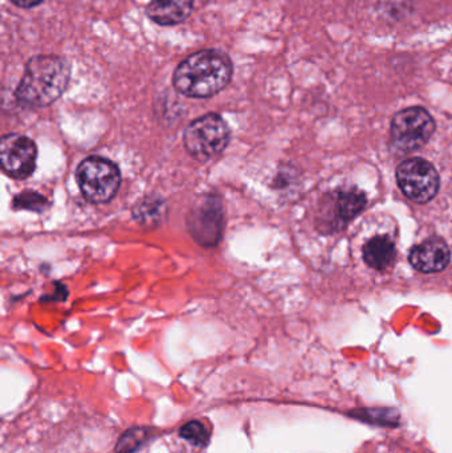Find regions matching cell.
<instances>
[{
	"label": "cell",
	"instance_id": "obj_1",
	"mask_svg": "<svg viewBox=\"0 0 452 453\" xmlns=\"http://www.w3.org/2000/svg\"><path fill=\"white\" fill-rule=\"evenodd\" d=\"M234 64L227 53L219 50H201L183 58L174 73L172 87L188 98H210L230 84Z\"/></svg>",
	"mask_w": 452,
	"mask_h": 453
},
{
	"label": "cell",
	"instance_id": "obj_2",
	"mask_svg": "<svg viewBox=\"0 0 452 453\" xmlns=\"http://www.w3.org/2000/svg\"><path fill=\"white\" fill-rule=\"evenodd\" d=\"M72 65L60 55H36L27 61L15 98L27 108H47L68 89Z\"/></svg>",
	"mask_w": 452,
	"mask_h": 453
},
{
	"label": "cell",
	"instance_id": "obj_3",
	"mask_svg": "<svg viewBox=\"0 0 452 453\" xmlns=\"http://www.w3.org/2000/svg\"><path fill=\"white\" fill-rule=\"evenodd\" d=\"M230 127L217 113L204 114L194 119L183 133L186 150L198 161H209L220 156L230 142Z\"/></svg>",
	"mask_w": 452,
	"mask_h": 453
},
{
	"label": "cell",
	"instance_id": "obj_4",
	"mask_svg": "<svg viewBox=\"0 0 452 453\" xmlns=\"http://www.w3.org/2000/svg\"><path fill=\"white\" fill-rule=\"evenodd\" d=\"M76 180L84 198L93 204L108 203L121 185V173L111 159L89 157L79 165Z\"/></svg>",
	"mask_w": 452,
	"mask_h": 453
},
{
	"label": "cell",
	"instance_id": "obj_5",
	"mask_svg": "<svg viewBox=\"0 0 452 453\" xmlns=\"http://www.w3.org/2000/svg\"><path fill=\"white\" fill-rule=\"evenodd\" d=\"M392 142L400 151L424 148L435 132L432 114L421 106H411L395 114L392 121Z\"/></svg>",
	"mask_w": 452,
	"mask_h": 453
},
{
	"label": "cell",
	"instance_id": "obj_6",
	"mask_svg": "<svg viewBox=\"0 0 452 453\" xmlns=\"http://www.w3.org/2000/svg\"><path fill=\"white\" fill-rule=\"evenodd\" d=\"M397 182L401 191L414 203L425 204L440 191V174L434 165L424 158L406 159L397 167Z\"/></svg>",
	"mask_w": 452,
	"mask_h": 453
},
{
	"label": "cell",
	"instance_id": "obj_7",
	"mask_svg": "<svg viewBox=\"0 0 452 453\" xmlns=\"http://www.w3.org/2000/svg\"><path fill=\"white\" fill-rule=\"evenodd\" d=\"M191 237L204 248L215 247L225 229V210L217 196H203L191 207L188 215Z\"/></svg>",
	"mask_w": 452,
	"mask_h": 453
},
{
	"label": "cell",
	"instance_id": "obj_8",
	"mask_svg": "<svg viewBox=\"0 0 452 453\" xmlns=\"http://www.w3.org/2000/svg\"><path fill=\"white\" fill-rule=\"evenodd\" d=\"M36 159V143L31 138L12 133L0 141V164L8 177L26 180L34 174Z\"/></svg>",
	"mask_w": 452,
	"mask_h": 453
},
{
	"label": "cell",
	"instance_id": "obj_9",
	"mask_svg": "<svg viewBox=\"0 0 452 453\" xmlns=\"http://www.w3.org/2000/svg\"><path fill=\"white\" fill-rule=\"evenodd\" d=\"M409 261L422 273H438L445 271L450 264V248L445 240L432 237L411 250Z\"/></svg>",
	"mask_w": 452,
	"mask_h": 453
},
{
	"label": "cell",
	"instance_id": "obj_10",
	"mask_svg": "<svg viewBox=\"0 0 452 453\" xmlns=\"http://www.w3.org/2000/svg\"><path fill=\"white\" fill-rule=\"evenodd\" d=\"M366 203L368 199L365 194L357 188L337 191L328 202V206H331L328 209V215H332L331 226L333 228L347 226L365 210Z\"/></svg>",
	"mask_w": 452,
	"mask_h": 453
},
{
	"label": "cell",
	"instance_id": "obj_11",
	"mask_svg": "<svg viewBox=\"0 0 452 453\" xmlns=\"http://www.w3.org/2000/svg\"><path fill=\"white\" fill-rule=\"evenodd\" d=\"M194 10V0H150L145 13L153 23L174 27L185 23Z\"/></svg>",
	"mask_w": 452,
	"mask_h": 453
},
{
	"label": "cell",
	"instance_id": "obj_12",
	"mask_svg": "<svg viewBox=\"0 0 452 453\" xmlns=\"http://www.w3.org/2000/svg\"><path fill=\"white\" fill-rule=\"evenodd\" d=\"M397 250L395 242L387 236H376L364 247V260L371 268L385 271L395 263Z\"/></svg>",
	"mask_w": 452,
	"mask_h": 453
},
{
	"label": "cell",
	"instance_id": "obj_13",
	"mask_svg": "<svg viewBox=\"0 0 452 453\" xmlns=\"http://www.w3.org/2000/svg\"><path fill=\"white\" fill-rule=\"evenodd\" d=\"M166 203L162 199L150 196L135 204L133 217L140 225L156 226L161 225L162 220L166 218Z\"/></svg>",
	"mask_w": 452,
	"mask_h": 453
},
{
	"label": "cell",
	"instance_id": "obj_14",
	"mask_svg": "<svg viewBox=\"0 0 452 453\" xmlns=\"http://www.w3.org/2000/svg\"><path fill=\"white\" fill-rule=\"evenodd\" d=\"M13 209L42 212L50 209V201L42 194L34 193V191H24L13 199Z\"/></svg>",
	"mask_w": 452,
	"mask_h": 453
},
{
	"label": "cell",
	"instance_id": "obj_15",
	"mask_svg": "<svg viewBox=\"0 0 452 453\" xmlns=\"http://www.w3.org/2000/svg\"><path fill=\"white\" fill-rule=\"evenodd\" d=\"M148 438L149 430H146V428H132V430L126 431V433L119 438V443H117L116 446V452H134Z\"/></svg>",
	"mask_w": 452,
	"mask_h": 453
},
{
	"label": "cell",
	"instance_id": "obj_16",
	"mask_svg": "<svg viewBox=\"0 0 452 453\" xmlns=\"http://www.w3.org/2000/svg\"><path fill=\"white\" fill-rule=\"evenodd\" d=\"M180 435L186 439V441L193 443L194 446H204L207 441H209V431L204 427V425H202L201 422H196V420L183 426L180 428Z\"/></svg>",
	"mask_w": 452,
	"mask_h": 453
},
{
	"label": "cell",
	"instance_id": "obj_17",
	"mask_svg": "<svg viewBox=\"0 0 452 453\" xmlns=\"http://www.w3.org/2000/svg\"><path fill=\"white\" fill-rule=\"evenodd\" d=\"M16 7L23 8V10H31V8L37 7V5L44 3V0H10Z\"/></svg>",
	"mask_w": 452,
	"mask_h": 453
}]
</instances>
